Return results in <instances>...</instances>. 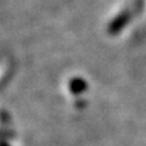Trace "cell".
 <instances>
[{"mask_svg":"<svg viewBox=\"0 0 146 146\" xmlns=\"http://www.w3.org/2000/svg\"><path fill=\"white\" fill-rule=\"evenodd\" d=\"M131 18V11L126 10V11H122L119 15L115 18L114 21L110 23V27H108V31L111 33V34H116V33H119L123 27L129 23V21H130Z\"/></svg>","mask_w":146,"mask_h":146,"instance_id":"6da1fadb","label":"cell"}]
</instances>
